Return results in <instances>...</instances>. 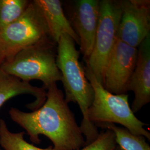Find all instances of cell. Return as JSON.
<instances>
[{
    "mask_svg": "<svg viewBox=\"0 0 150 150\" xmlns=\"http://www.w3.org/2000/svg\"><path fill=\"white\" fill-rule=\"evenodd\" d=\"M8 113L34 144H39L40 135H44L52 142L53 150H78L85 146V139L74 114L56 83L46 90V101L39 108L26 112L12 107Z\"/></svg>",
    "mask_w": 150,
    "mask_h": 150,
    "instance_id": "1",
    "label": "cell"
},
{
    "mask_svg": "<svg viewBox=\"0 0 150 150\" xmlns=\"http://www.w3.org/2000/svg\"><path fill=\"white\" fill-rule=\"evenodd\" d=\"M74 40L67 35L61 36L57 43V65L62 75L64 99L77 103L83 116L80 128L85 137V145L96 139L99 132L96 126L88 118V111L94 98V91L85 75L84 66L79 61L80 52Z\"/></svg>",
    "mask_w": 150,
    "mask_h": 150,
    "instance_id": "2",
    "label": "cell"
},
{
    "mask_svg": "<svg viewBox=\"0 0 150 150\" xmlns=\"http://www.w3.org/2000/svg\"><path fill=\"white\" fill-rule=\"evenodd\" d=\"M57 44L51 38L25 48L11 59L4 62L0 68L20 80L30 82L41 81L43 87L62 81V75L57 65Z\"/></svg>",
    "mask_w": 150,
    "mask_h": 150,
    "instance_id": "3",
    "label": "cell"
},
{
    "mask_svg": "<svg viewBox=\"0 0 150 150\" xmlns=\"http://www.w3.org/2000/svg\"><path fill=\"white\" fill-rule=\"evenodd\" d=\"M87 80L94 91L93 102L88 111V118L95 126L102 123H118L134 135L143 136L150 140V133L145 129L147 125L137 118L129 103V95H115L106 90L98 82L90 69L84 66Z\"/></svg>",
    "mask_w": 150,
    "mask_h": 150,
    "instance_id": "4",
    "label": "cell"
},
{
    "mask_svg": "<svg viewBox=\"0 0 150 150\" xmlns=\"http://www.w3.org/2000/svg\"><path fill=\"white\" fill-rule=\"evenodd\" d=\"M51 38L43 16L34 1L23 14L0 30V64L12 59L25 48Z\"/></svg>",
    "mask_w": 150,
    "mask_h": 150,
    "instance_id": "5",
    "label": "cell"
},
{
    "mask_svg": "<svg viewBox=\"0 0 150 150\" xmlns=\"http://www.w3.org/2000/svg\"><path fill=\"white\" fill-rule=\"evenodd\" d=\"M100 6L99 21L93 48L85 62L97 81L102 85L107 60L117 40L122 8L121 1L102 0L100 1Z\"/></svg>",
    "mask_w": 150,
    "mask_h": 150,
    "instance_id": "6",
    "label": "cell"
},
{
    "mask_svg": "<svg viewBox=\"0 0 150 150\" xmlns=\"http://www.w3.org/2000/svg\"><path fill=\"white\" fill-rule=\"evenodd\" d=\"M138 50L117 39L109 56L102 86L115 95L127 94L129 81L137 62Z\"/></svg>",
    "mask_w": 150,
    "mask_h": 150,
    "instance_id": "7",
    "label": "cell"
},
{
    "mask_svg": "<svg viewBox=\"0 0 150 150\" xmlns=\"http://www.w3.org/2000/svg\"><path fill=\"white\" fill-rule=\"evenodd\" d=\"M122 14L117 39L138 48L150 35V0L121 1Z\"/></svg>",
    "mask_w": 150,
    "mask_h": 150,
    "instance_id": "8",
    "label": "cell"
},
{
    "mask_svg": "<svg viewBox=\"0 0 150 150\" xmlns=\"http://www.w3.org/2000/svg\"><path fill=\"white\" fill-rule=\"evenodd\" d=\"M70 21L79 38L80 49L85 61L93 48L100 17V1L79 0L75 2Z\"/></svg>",
    "mask_w": 150,
    "mask_h": 150,
    "instance_id": "9",
    "label": "cell"
},
{
    "mask_svg": "<svg viewBox=\"0 0 150 150\" xmlns=\"http://www.w3.org/2000/svg\"><path fill=\"white\" fill-rule=\"evenodd\" d=\"M137 62L128 85L134 93L131 110L135 113L150 102V35L140 44Z\"/></svg>",
    "mask_w": 150,
    "mask_h": 150,
    "instance_id": "10",
    "label": "cell"
},
{
    "mask_svg": "<svg viewBox=\"0 0 150 150\" xmlns=\"http://www.w3.org/2000/svg\"><path fill=\"white\" fill-rule=\"evenodd\" d=\"M43 16L51 38L58 43L63 35H67L75 43L80 44L79 38L76 34L70 20L66 17L59 0H34Z\"/></svg>",
    "mask_w": 150,
    "mask_h": 150,
    "instance_id": "11",
    "label": "cell"
},
{
    "mask_svg": "<svg viewBox=\"0 0 150 150\" xmlns=\"http://www.w3.org/2000/svg\"><path fill=\"white\" fill-rule=\"evenodd\" d=\"M23 94L35 97V101L26 105L33 111L42 106L46 100V90L43 87L33 86L30 82L21 80L0 68V108L11 98Z\"/></svg>",
    "mask_w": 150,
    "mask_h": 150,
    "instance_id": "12",
    "label": "cell"
},
{
    "mask_svg": "<svg viewBox=\"0 0 150 150\" xmlns=\"http://www.w3.org/2000/svg\"><path fill=\"white\" fill-rule=\"evenodd\" d=\"M96 126L112 130L115 135L116 144L123 150H150V145L143 136L133 134L127 129L113 123H102Z\"/></svg>",
    "mask_w": 150,
    "mask_h": 150,
    "instance_id": "13",
    "label": "cell"
},
{
    "mask_svg": "<svg viewBox=\"0 0 150 150\" xmlns=\"http://www.w3.org/2000/svg\"><path fill=\"white\" fill-rule=\"evenodd\" d=\"M25 132H13L7 127L5 121L0 119V146L4 150H53L52 146L42 149L27 142Z\"/></svg>",
    "mask_w": 150,
    "mask_h": 150,
    "instance_id": "14",
    "label": "cell"
},
{
    "mask_svg": "<svg viewBox=\"0 0 150 150\" xmlns=\"http://www.w3.org/2000/svg\"><path fill=\"white\" fill-rule=\"evenodd\" d=\"M30 2L28 0H0V30L19 18Z\"/></svg>",
    "mask_w": 150,
    "mask_h": 150,
    "instance_id": "15",
    "label": "cell"
},
{
    "mask_svg": "<svg viewBox=\"0 0 150 150\" xmlns=\"http://www.w3.org/2000/svg\"><path fill=\"white\" fill-rule=\"evenodd\" d=\"M116 146L115 134L112 130L106 129L99 132L96 139L90 144L78 150H115Z\"/></svg>",
    "mask_w": 150,
    "mask_h": 150,
    "instance_id": "16",
    "label": "cell"
},
{
    "mask_svg": "<svg viewBox=\"0 0 150 150\" xmlns=\"http://www.w3.org/2000/svg\"><path fill=\"white\" fill-rule=\"evenodd\" d=\"M115 150H123L121 148H120L119 146H118V145H117V146H116V149H115Z\"/></svg>",
    "mask_w": 150,
    "mask_h": 150,
    "instance_id": "17",
    "label": "cell"
},
{
    "mask_svg": "<svg viewBox=\"0 0 150 150\" xmlns=\"http://www.w3.org/2000/svg\"><path fill=\"white\" fill-rule=\"evenodd\" d=\"M0 150H4L2 149H1V148H0Z\"/></svg>",
    "mask_w": 150,
    "mask_h": 150,
    "instance_id": "18",
    "label": "cell"
},
{
    "mask_svg": "<svg viewBox=\"0 0 150 150\" xmlns=\"http://www.w3.org/2000/svg\"><path fill=\"white\" fill-rule=\"evenodd\" d=\"M0 66H1V64H0Z\"/></svg>",
    "mask_w": 150,
    "mask_h": 150,
    "instance_id": "19",
    "label": "cell"
}]
</instances>
